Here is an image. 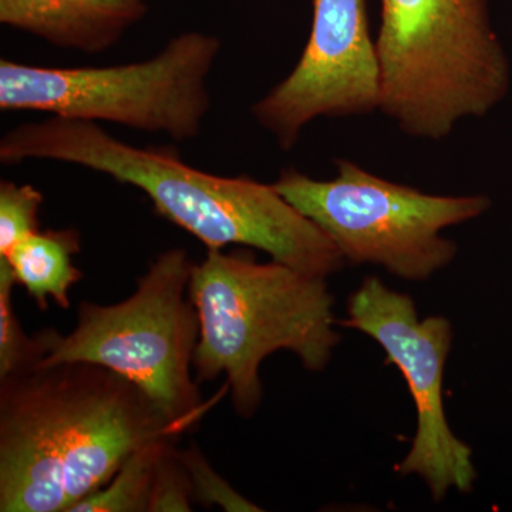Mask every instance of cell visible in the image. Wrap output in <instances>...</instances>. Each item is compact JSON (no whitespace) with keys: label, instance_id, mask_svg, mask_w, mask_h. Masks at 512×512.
Returning a JSON list of instances; mask_svg holds the SVG:
<instances>
[{"label":"cell","instance_id":"cell-1","mask_svg":"<svg viewBox=\"0 0 512 512\" xmlns=\"http://www.w3.org/2000/svg\"><path fill=\"white\" fill-rule=\"evenodd\" d=\"M181 433L103 366L62 363L0 379V511L70 512L138 448Z\"/></svg>","mask_w":512,"mask_h":512},{"label":"cell","instance_id":"cell-2","mask_svg":"<svg viewBox=\"0 0 512 512\" xmlns=\"http://www.w3.org/2000/svg\"><path fill=\"white\" fill-rule=\"evenodd\" d=\"M29 160L79 165L133 185L161 217L208 249L242 245L276 262L328 278L345 258L328 235L275 190L248 175L222 177L185 164L167 147L141 148L93 121L49 117L13 127L0 140V163Z\"/></svg>","mask_w":512,"mask_h":512},{"label":"cell","instance_id":"cell-3","mask_svg":"<svg viewBox=\"0 0 512 512\" xmlns=\"http://www.w3.org/2000/svg\"><path fill=\"white\" fill-rule=\"evenodd\" d=\"M188 296L200 319L195 380L227 376L234 409L254 416L262 400V362L288 350L303 367L322 372L340 342L326 278L258 262L247 251L208 249L192 266Z\"/></svg>","mask_w":512,"mask_h":512},{"label":"cell","instance_id":"cell-4","mask_svg":"<svg viewBox=\"0 0 512 512\" xmlns=\"http://www.w3.org/2000/svg\"><path fill=\"white\" fill-rule=\"evenodd\" d=\"M380 110L409 136L443 140L510 87L487 0H382Z\"/></svg>","mask_w":512,"mask_h":512},{"label":"cell","instance_id":"cell-5","mask_svg":"<svg viewBox=\"0 0 512 512\" xmlns=\"http://www.w3.org/2000/svg\"><path fill=\"white\" fill-rule=\"evenodd\" d=\"M192 266L183 248L157 256L137 289L116 305L82 302L73 332L42 330L35 367L90 363L113 370L146 393L165 419L183 431L205 406L191 375L200 319L188 296ZM33 369V367H32Z\"/></svg>","mask_w":512,"mask_h":512},{"label":"cell","instance_id":"cell-6","mask_svg":"<svg viewBox=\"0 0 512 512\" xmlns=\"http://www.w3.org/2000/svg\"><path fill=\"white\" fill-rule=\"evenodd\" d=\"M220 37L185 32L143 62L107 67H43L0 62V110L106 121L171 140L200 136L211 110L208 77Z\"/></svg>","mask_w":512,"mask_h":512},{"label":"cell","instance_id":"cell-7","mask_svg":"<svg viewBox=\"0 0 512 512\" xmlns=\"http://www.w3.org/2000/svg\"><path fill=\"white\" fill-rule=\"evenodd\" d=\"M333 180L282 171L275 190L315 222L350 264H373L406 281H426L446 268L457 245L444 228L476 220L485 195L443 197L392 183L349 160L336 161Z\"/></svg>","mask_w":512,"mask_h":512},{"label":"cell","instance_id":"cell-8","mask_svg":"<svg viewBox=\"0 0 512 512\" xmlns=\"http://www.w3.org/2000/svg\"><path fill=\"white\" fill-rule=\"evenodd\" d=\"M342 325L375 339L409 386L417 430L397 471L419 476L436 503L451 488L470 493L477 478L473 451L451 430L443 404L444 366L454 338L450 320L420 319L409 295L393 291L377 276H367L350 296L348 319Z\"/></svg>","mask_w":512,"mask_h":512},{"label":"cell","instance_id":"cell-9","mask_svg":"<svg viewBox=\"0 0 512 512\" xmlns=\"http://www.w3.org/2000/svg\"><path fill=\"white\" fill-rule=\"evenodd\" d=\"M382 74L366 0H313L311 35L295 69L251 107L282 150L319 117L380 109Z\"/></svg>","mask_w":512,"mask_h":512},{"label":"cell","instance_id":"cell-10","mask_svg":"<svg viewBox=\"0 0 512 512\" xmlns=\"http://www.w3.org/2000/svg\"><path fill=\"white\" fill-rule=\"evenodd\" d=\"M146 15V0H0L3 25L87 55L116 46Z\"/></svg>","mask_w":512,"mask_h":512},{"label":"cell","instance_id":"cell-11","mask_svg":"<svg viewBox=\"0 0 512 512\" xmlns=\"http://www.w3.org/2000/svg\"><path fill=\"white\" fill-rule=\"evenodd\" d=\"M80 238L74 229L37 231L13 249L8 256L16 281L29 293L42 311L49 302L69 309V292L82 281L83 274L74 265Z\"/></svg>","mask_w":512,"mask_h":512},{"label":"cell","instance_id":"cell-12","mask_svg":"<svg viewBox=\"0 0 512 512\" xmlns=\"http://www.w3.org/2000/svg\"><path fill=\"white\" fill-rule=\"evenodd\" d=\"M173 439L151 441L124 461L99 491L74 505L70 512H148L160 458Z\"/></svg>","mask_w":512,"mask_h":512},{"label":"cell","instance_id":"cell-13","mask_svg":"<svg viewBox=\"0 0 512 512\" xmlns=\"http://www.w3.org/2000/svg\"><path fill=\"white\" fill-rule=\"evenodd\" d=\"M15 285L18 281L12 266L0 256V379L32 369L40 359L36 336L26 335L13 309Z\"/></svg>","mask_w":512,"mask_h":512},{"label":"cell","instance_id":"cell-14","mask_svg":"<svg viewBox=\"0 0 512 512\" xmlns=\"http://www.w3.org/2000/svg\"><path fill=\"white\" fill-rule=\"evenodd\" d=\"M43 194L30 184L0 183V256H8L39 229Z\"/></svg>","mask_w":512,"mask_h":512},{"label":"cell","instance_id":"cell-15","mask_svg":"<svg viewBox=\"0 0 512 512\" xmlns=\"http://www.w3.org/2000/svg\"><path fill=\"white\" fill-rule=\"evenodd\" d=\"M180 457L190 474L194 500L200 501L205 507H220L221 510L228 512L261 511V508L256 507L247 498L237 493L211 467L207 458L202 456L197 447L180 451Z\"/></svg>","mask_w":512,"mask_h":512},{"label":"cell","instance_id":"cell-16","mask_svg":"<svg viewBox=\"0 0 512 512\" xmlns=\"http://www.w3.org/2000/svg\"><path fill=\"white\" fill-rule=\"evenodd\" d=\"M194 490L190 474L174 443L165 448L158 463L153 493L148 512H187L192 511Z\"/></svg>","mask_w":512,"mask_h":512}]
</instances>
